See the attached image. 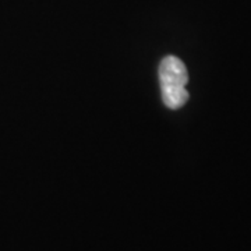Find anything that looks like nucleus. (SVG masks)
Here are the masks:
<instances>
[{
  "label": "nucleus",
  "mask_w": 251,
  "mask_h": 251,
  "mask_svg": "<svg viewBox=\"0 0 251 251\" xmlns=\"http://www.w3.org/2000/svg\"><path fill=\"white\" fill-rule=\"evenodd\" d=\"M158 74L165 106L172 110L183 108L188 100V92L186 90L188 74L186 64L176 56H166L162 59Z\"/></svg>",
  "instance_id": "1"
}]
</instances>
